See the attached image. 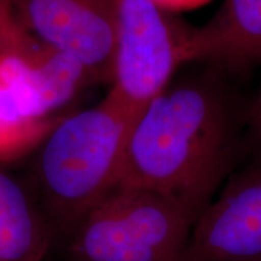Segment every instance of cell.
<instances>
[{"mask_svg": "<svg viewBox=\"0 0 261 261\" xmlns=\"http://www.w3.org/2000/svg\"><path fill=\"white\" fill-rule=\"evenodd\" d=\"M38 44L19 22L12 0H0V57L21 56Z\"/></svg>", "mask_w": 261, "mask_h": 261, "instance_id": "10", "label": "cell"}, {"mask_svg": "<svg viewBox=\"0 0 261 261\" xmlns=\"http://www.w3.org/2000/svg\"><path fill=\"white\" fill-rule=\"evenodd\" d=\"M241 150L236 104L219 75L173 76L133 123L119 185L161 192L198 217Z\"/></svg>", "mask_w": 261, "mask_h": 261, "instance_id": "1", "label": "cell"}, {"mask_svg": "<svg viewBox=\"0 0 261 261\" xmlns=\"http://www.w3.org/2000/svg\"><path fill=\"white\" fill-rule=\"evenodd\" d=\"M160 8L169 14H179L182 11H190L210 4L212 0H154Z\"/></svg>", "mask_w": 261, "mask_h": 261, "instance_id": "12", "label": "cell"}, {"mask_svg": "<svg viewBox=\"0 0 261 261\" xmlns=\"http://www.w3.org/2000/svg\"><path fill=\"white\" fill-rule=\"evenodd\" d=\"M116 25L114 91L140 113L189 64L194 25L160 8L154 0H110Z\"/></svg>", "mask_w": 261, "mask_h": 261, "instance_id": "4", "label": "cell"}, {"mask_svg": "<svg viewBox=\"0 0 261 261\" xmlns=\"http://www.w3.org/2000/svg\"><path fill=\"white\" fill-rule=\"evenodd\" d=\"M248 122L250 125V142L255 151L254 158H261V86L252 104Z\"/></svg>", "mask_w": 261, "mask_h": 261, "instance_id": "11", "label": "cell"}, {"mask_svg": "<svg viewBox=\"0 0 261 261\" xmlns=\"http://www.w3.org/2000/svg\"><path fill=\"white\" fill-rule=\"evenodd\" d=\"M52 241L51 224L23 187L0 168V261H41Z\"/></svg>", "mask_w": 261, "mask_h": 261, "instance_id": "9", "label": "cell"}, {"mask_svg": "<svg viewBox=\"0 0 261 261\" xmlns=\"http://www.w3.org/2000/svg\"><path fill=\"white\" fill-rule=\"evenodd\" d=\"M139 114L109 90L97 106L62 119L40 143L34 174L48 213L64 231L119 185Z\"/></svg>", "mask_w": 261, "mask_h": 261, "instance_id": "2", "label": "cell"}, {"mask_svg": "<svg viewBox=\"0 0 261 261\" xmlns=\"http://www.w3.org/2000/svg\"><path fill=\"white\" fill-rule=\"evenodd\" d=\"M196 215L148 189L117 185L65 232L69 261H181Z\"/></svg>", "mask_w": 261, "mask_h": 261, "instance_id": "3", "label": "cell"}, {"mask_svg": "<svg viewBox=\"0 0 261 261\" xmlns=\"http://www.w3.org/2000/svg\"><path fill=\"white\" fill-rule=\"evenodd\" d=\"M0 79L16 110L28 119H47L91 83L77 62L40 42L21 56L0 57Z\"/></svg>", "mask_w": 261, "mask_h": 261, "instance_id": "7", "label": "cell"}, {"mask_svg": "<svg viewBox=\"0 0 261 261\" xmlns=\"http://www.w3.org/2000/svg\"><path fill=\"white\" fill-rule=\"evenodd\" d=\"M181 261H261V158L228 175L196 219Z\"/></svg>", "mask_w": 261, "mask_h": 261, "instance_id": "6", "label": "cell"}, {"mask_svg": "<svg viewBox=\"0 0 261 261\" xmlns=\"http://www.w3.org/2000/svg\"><path fill=\"white\" fill-rule=\"evenodd\" d=\"M12 4L35 40L73 58L91 83L113 85L117 38L110 0H12Z\"/></svg>", "mask_w": 261, "mask_h": 261, "instance_id": "5", "label": "cell"}, {"mask_svg": "<svg viewBox=\"0 0 261 261\" xmlns=\"http://www.w3.org/2000/svg\"><path fill=\"white\" fill-rule=\"evenodd\" d=\"M197 62L228 71L261 64V0H225L207 23L194 25L189 64Z\"/></svg>", "mask_w": 261, "mask_h": 261, "instance_id": "8", "label": "cell"}]
</instances>
